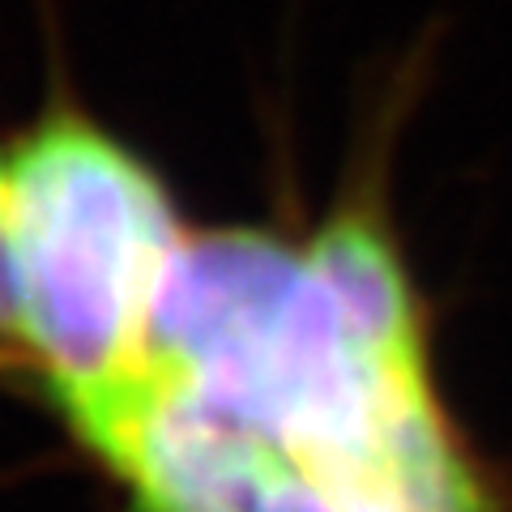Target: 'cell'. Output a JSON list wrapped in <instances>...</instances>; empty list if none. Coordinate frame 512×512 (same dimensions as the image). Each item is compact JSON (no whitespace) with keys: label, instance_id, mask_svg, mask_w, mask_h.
Returning <instances> with one entry per match:
<instances>
[{"label":"cell","instance_id":"1","mask_svg":"<svg viewBox=\"0 0 512 512\" xmlns=\"http://www.w3.org/2000/svg\"><path fill=\"white\" fill-rule=\"evenodd\" d=\"M440 47L427 26L367 73L316 218L188 227L171 256L124 402L171 410L214 512H508L448 406L393 210L397 146Z\"/></svg>","mask_w":512,"mask_h":512},{"label":"cell","instance_id":"2","mask_svg":"<svg viewBox=\"0 0 512 512\" xmlns=\"http://www.w3.org/2000/svg\"><path fill=\"white\" fill-rule=\"evenodd\" d=\"M5 150L18 346L77 436L137 384L188 222L163 167L94 111L56 56Z\"/></svg>","mask_w":512,"mask_h":512},{"label":"cell","instance_id":"3","mask_svg":"<svg viewBox=\"0 0 512 512\" xmlns=\"http://www.w3.org/2000/svg\"><path fill=\"white\" fill-rule=\"evenodd\" d=\"M0 342L18 346V286H13L9 214H5V150H0Z\"/></svg>","mask_w":512,"mask_h":512}]
</instances>
